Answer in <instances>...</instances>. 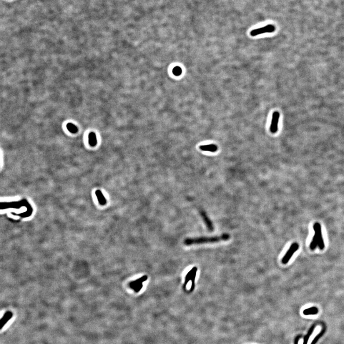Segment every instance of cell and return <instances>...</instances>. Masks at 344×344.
Returning a JSON list of instances; mask_svg holds the SVG:
<instances>
[{
  "label": "cell",
  "mask_w": 344,
  "mask_h": 344,
  "mask_svg": "<svg viewBox=\"0 0 344 344\" xmlns=\"http://www.w3.org/2000/svg\"><path fill=\"white\" fill-rule=\"evenodd\" d=\"M230 239L229 234L224 233L220 236L211 237H201L195 239H188L185 240V244L187 245L193 244H202L207 243L218 242L221 240L226 241Z\"/></svg>",
  "instance_id": "obj_1"
},
{
  "label": "cell",
  "mask_w": 344,
  "mask_h": 344,
  "mask_svg": "<svg viewBox=\"0 0 344 344\" xmlns=\"http://www.w3.org/2000/svg\"><path fill=\"white\" fill-rule=\"evenodd\" d=\"M313 228L315 234L310 244V249L312 250H314L318 246L320 250H322L325 248V244L323 239L321 225L318 223H315L313 226Z\"/></svg>",
  "instance_id": "obj_2"
},
{
  "label": "cell",
  "mask_w": 344,
  "mask_h": 344,
  "mask_svg": "<svg viewBox=\"0 0 344 344\" xmlns=\"http://www.w3.org/2000/svg\"><path fill=\"white\" fill-rule=\"evenodd\" d=\"M197 268L196 267H193L191 270L187 274V276L185 277V282L184 288L185 289L187 286V284L188 283L189 281H192V284H191V287L190 290V292H192V291L194 290L195 287V278L196 277V274H197Z\"/></svg>",
  "instance_id": "obj_3"
},
{
  "label": "cell",
  "mask_w": 344,
  "mask_h": 344,
  "mask_svg": "<svg viewBox=\"0 0 344 344\" xmlns=\"http://www.w3.org/2000/svg\"><path fill=\"white\" fill-rule=\"evenodd\" d=\"M299 248V246L297 243H293L282 259V264H286L288 263L289 262L290 260L292 257L293 254L298 250Z\"/></svg>",
  "instance_id": "obj_4"
},
{
  "label": "cell",
  "mask_w": 344,
  "mask_h": 344,
  "mask_svg": "<svg viewBox=\"0 0 344 344\" xmlns=\"http://www.w3.org/2000/svg\"><path fill=\"white\" fill-rule=\"evenodd\" d=\"M275 30V27L274 26L272 25V24H269V25H267V26L262 27V28L253 30L250 32V34L251 36H258L259 34H262L272 33V32H274Z\"/></svg>",
  "instance_id": "obj_5"
},
{
  "label": "cell",
  "mask_w": 344,
  "mask_h": 344,
  "mask_svg": "<svg viewBox=\"0 0 344 344\" xmlns=\"http://www.w3.org/2000/svg\"><path fill=\"white\" fill-rule=\"evenodd\" d=\"M147 279V276H144L142 278H140L136 281L131 282L129 284V287L131 288L134 290L135 292H139L140 290L142 288V282L146 281Z\"/></svg>",
  "instance_id": "obj_6"
},
{
  "label": "cell",
  "mask_w": 344,
  "mask_h": 344,
  "mask_svg": "<svg viewBox=\"0 0 344 344\" xmlns=\"http://www.w3.org/2000/svg\"><path fill=\"white\" fill-rule=\"evenodd\" d=\"M280 113L278 112H273L270 126V132L275 133L278 131V122L279 120Z\"/></svg>",
  "instance_id": "obj_7"
},
{
  "label": "cell",
  "mask_w": 344,
  "mask_h": 344,
  "mask_svg": "<svg viewBox=\"0 0 344 344\" xmlns=\"http://www.w3.org/2000/svg\"><path fill=\"white\" fill-rule=\"evenodd\" d=\"M200 213L201 216L202 217V218L204 221L205 223L206 224V226L207 227L208 230L210 231H213L214 227L213 224H212L210 218L208 217V216L206 214V212L203 210H201Z\"/></svg>",
  "instance_id": "obj_8"
},
{
  "label": "cell",
  "mask_w": 344,
  "mask_h": 344,
  "mask_svg": "<svg viewBox=\"0 0 344 344\" xmlns=\"http://www.w3.org/2000/svg\"><path fill=\"white\" fill-rule=\"evenodd\" d=\"M200 149L203 151L210 152H215L217 151L218 150V147L217 145L214 144H210L204 145H201L200 147Z\"/></svg>",
  "instance_id": "obj_9"
},
{
  "label": "cell",
  "mask_w": 344,
  "mask_h": 344,
  "mask_svg": "<svg viewBox=\"0 0 344 344\" xmlns=\"http://www.w3.org/2000/svg\"><path fill=\"white\" fill-rule=\"evenodd\" d=\"M96 194L99 204L102 205H104L106 204V200L105 197L103 196L102 192L100 190H97L96 192Z\"/></svg>",
  "instance_id": "obj_10"
},
{
  "label": "cell",
  "mask_w": 344,
  "mask_h": 344,
  "mask_svg": "<svg viewBox=\"0 0 344 344\" xmlns=\"http://www.w3.org/2000/svg\"><path fill=\"white\" fill-rule=\"evenodd\" d=\"M318 313V309L315 307H311L309 308L306 309L303 312V314L305 315H316Z\"/></svg>",
  "instance_id": "obj_11"
},
{
  "label": "cell",
  "mask_w": 344,
  "mask_h": 344,
  "mask_svg": "<svg viewBox=\"0 0 344 344\" xmlns=\"http://www.w3.org/2000/svg\"><path fill=\"white\" fill-rule=\"evenodd\" d=\"M89 143L92 146H95L97 143L96 135L94 132H90L89 134Z\"/></svg>",
  "instance_id": "obj_12"
},
{
  "label": "cell",
  "mask_w": 344,
  "mask_h": 344,
  "mask_svg": "<svg viewBox=\"0 0 344 344\" xmlns=\"http://www.w3.org/2000/svg\"><path fill=\"white\" fill-rule=\"evenodd\" d=\"M315 325H313L312 326V327H311V328H310V329H309V330L308 332V333H307V335H306L305 336V338H304V340H303V344H307V343H308V341L309 339V338H310V336H311V335L312 334L314 330H315Z\"/></svg>",
  "instance_id": "obj_13"
},
{
  "label": "cell",
  "mask_w": 344,
  "mask_h": 344,
  "mask_svg": "<svg viewBox=\"0 0 344 344\" xmlns=\"http://www.w3.org/2000/svg\"><path fill=\"white\" fill-rule=\"evenodd\" d=\"M67 128L71 133H76L78 132V129L76 125L72 123H69L67 125Z\"/></svg>",
  "instance_id": "obj_14"
},
{
  "label": "cell",
  "mask_w": 344,
  "mask_h": 344,
  "mask_svg": "<svg viewBox=\"0 0 344 344\" xmlns=\"http://www.w3.org/2000/svg\"><path fill=\"white\" fill-rule=\"evenodd\" d=\"M325 328H323V329L322 331L321 332H320V333H319V334L318 335H316V337L315 338V339L313 340V341L311 343V344H315V343H316V342H318V340L320 338H321L322 336V335H324V333H325Z\"/></svg>",
  "instance_id": "obj_15"
},
{
  "label": "cell",
  "mask_w": 344,
  "mask_h": 344,
  "mask_svg": "<svg viewBox=\"0 0 344 344\" xmlns=\"http://www.w3.org/2000/svg\"><path fill=\"white\" fill-rule=\"evenodd\" d=\"M182 70L181 68L179 67H174V69H173V74L175 76H180L182 74Z\"/></svg>",
  "instance_id": "obj_16"
},
{
  "label": "cell",
  "mask_w": 344,
  "mask_h": 344,
  "mask_svg": "<svg viewBox=\"0 0 344 344\" xmlns=\"http://www.w3.org/2000/svg\"><path fill=\"white\" fill-rule=\"evenodd\" d=\"M301 337L300 335L299 336H297L295 340V344H298L299 340L300 338H301Z\"/></svg>",
  "instance_id": "obj_17"
}]
</instances>
